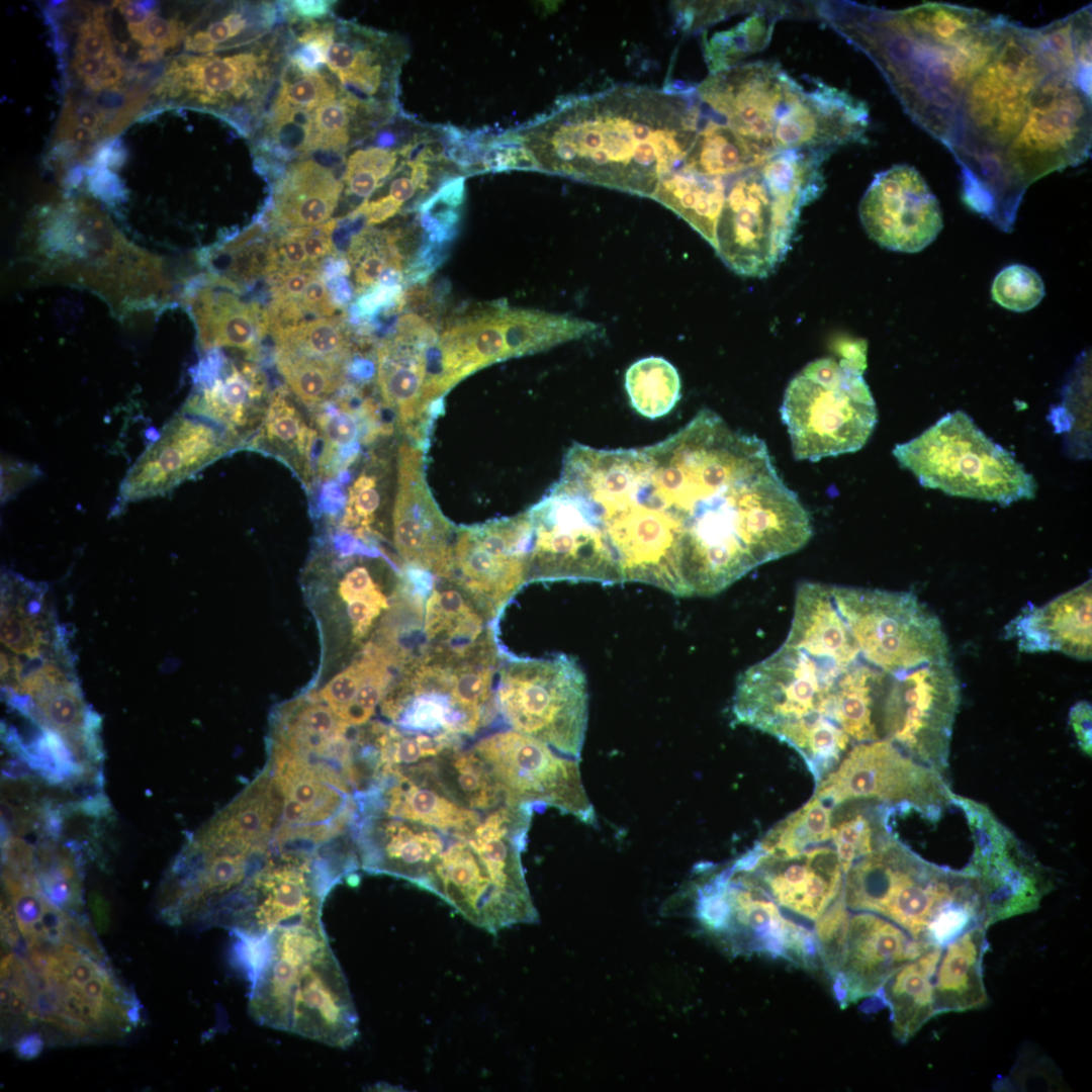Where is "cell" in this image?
<instances>
[{
  "instance_id": "obj_1",
  "label": "cell",
  "mask_w": 1092,
  "mask_h": 1092,
  "mask_svg": "<svg viewBox=\"0 0 1092 1092\" xmlns=\"http://www.w3.org/2000/svg\"><path fill=\"white\" fill-rule=\"evenodd\" d=\"M849 42L960 167L965 203L1002 229L1027 187L1091 153V18L1041 27L943 2L864 7Z\"/></svg>"
},
{
  "instance_id": "obj_2",
  "label": "cell",
  "mask_w": 1092,
  "mask_h": 1092,
  "mask_svg": "<svg viewBox=\"0 0 1092 1092\" xmlns=\"http://www.w3.org/2000/svg\"><path fill=\"white\" fill-rule=\"evenodd\" d=\"M544 497L576 530L598 582L692 597L753 560L787 485L763 440L703 408L649 446L574 443Z\"/></svg>"
},
{
  "instance_id": "obj_3",
  "label": "cell",
  "mask_w": 1092,
  "mask_h": 1092,
  "mask_svg": "<svg viewBox=\"0 0 1092 1092\" xmlns=\"http://www.w3.org/2000/svg\"><path fill=\"white\" fill-rule=\"evenodd\" d=\"M701 120L696 89L624 85L565 97L526 124L496 134L513 169L652 198L660 182L685 166Z\"/></svg>"
},
{
  "instance_id": "obj_4",
  "label": "cell",
  "mask_w": 1092,
  "mask_h": 1092,
  "mask_svg": "<svg viewBox=\"0 0 1092 1092\" xmlns=\"http://www.w3.org/2000/svg\"><path fill=\"white\" fill-rule=\"evenodd\" d=\"M142 1023V1004L94 931L1 937V1038L19 1057L34 1058L47 1046L116 1041Z\"/></svg>"
},
{
  "instance_id": "obj_5",
  "label": "cell",
  "mask_w": 1092,
  "mask_h": 1092,
  "mask_svg": "<svg viewBox=\"0 0 1092 1092\" xmlns=\"http://www.w3.org/2000/svg\"><path fill=\"white\" fill-rule=\"evenodd\" d=\"M24 249L41 278L90 290L119 317L157 311L169 300L162 259L129 241L88 197L37 208Z\"/></svg>"
},
{
  "instance_id": "obj_6",
  "label": "cell",
  "mask_w": 1092,
  "mask_h": 1092,
  "mask_svg": "<svg viewBox=\"0 0 1092 1092\" xmlns=\"http://www.w3.org/2000/svg\"><path fill=\"white\" fill-rule=\"evenodd\" d=\"M842 892L847 908L881 915L928 945H944L974 926H984L974 878L928 861L886 834L872 852L852 863Z\"/></svg>"
},
{
  "instance_id": "obj_7",
  "label": "cell",
  "mask_w": 1092,
  "mask_h": 1092,
  "mask_svg": "<svg viewBox=\"0 0 1092 1092\" xmlns=\"http://www.w3.org/2000/svg\"><path fill=\"white\" fill-rule=\"evenodd\" d=\"M816 151H785L758 168L725 178L714 249L734 272L768 275L785 258L804 206L824 188Z\"/></svg>"
},
{
  "instance_id": "obj_8",
  "label": "cell",
  "mask_w": 1092,
  "mask_h": 1092,
  "mask_svg": "<svg viewBox=\"0 0 1092 1092\" xmlns=\"http://www.w3.org/2000/svg\"><path fill=\"white\" fill-rule=\"evenodd\" d=\"M291 48V29L284 20L270 34L241 49L179 54L154 83L149 108L204 112L251 138L270 105Z\"/></svg>"
},
{
  "instance_id": "obj_9",
  "label": "cell",
  "mask_w": 1092,
  "mask_h": 1092,
  "mask_svg": "<svg viewBox=\"0 0 1092 1092\" xmlns=\"http://www.w3.org/2000/svg\"><path fill=\"white\" fill-rule=\"evenodd\" d=\"M492 644L464 655L416 654L380 703L383 715L407 732L474 736L497 714L498 657L487 648Z\"/></svg>"
},
{
  "instance_id": "obj_10",
  "label": "cell",
  "mask_w": 1092,
  "mask_h": 1092,
  "mask_svg": "<svg viewBox=\"0 0 1092 1092\" xmlns=\"http://www.w3.org/2000/svg\"><path fill=\"white\" fill-rule=\"evenodd\" d=\"M893 455L919 483L952 495L1009 506L1035 496L1037 484L1014 455L963 411L948 413Z\"/></svg>"
},
{
  "instance_id": "obj_11",
  "label": "cell",
  "mask_w": 1092,
  "mask_h": 1092,
  "mask_svg": "<svg viewBox=\"0 0 1092 1092\" xmlns=\"http://www.w3.org/2000/svg\"><path fill=\"white\" fill-rule=\"evenodd\" d=\"M780 414L794 457L813 462L861 449L878 422L862 373L833 358L810 362L789 382Z\"/></svg>"
},
{
  "instance_id": "obj_12",
  "label": "cell",
  "mask_w": 1092,
  "mask_h": 1092,
  "mask_svg": "<svg viewBox=\"0 0 1092 1092\" xmlns=\"http://www.w3.org/2000/svg\"><path fill=\"white\" fill-rule=\"evenodd\" d=\"M495 682L497 711L512 729L578 758L587 719L586 678L573 658L506 656Z\"/></svg>"
},
{
  "instance_id": "obj_13",
  "label": "cell",
  "mask_w": 1092,
  "mask_h": 1092,
  "mask_svg": "<svg viewBox=\"0 0 1092 1092\" xmlns=\"http://www.w3.org/2000/svg\"><path fill=\"white\" fill-rule=\"evenodd\" d=\"M355 871L339 856L272 848L233 898L218 926L238 939H258L276 927L322 920L330 890Z\"/></svg>"
},
{
  "instance_id": "obj_14",
  "label": "cell",
  "mask_w": 1092,
  "mask_h": 1092,
  "mask_svg": "<svg viewBox=\"0 0 1092 1092\" xmlns=\"http://www.w3.org/2000/svg\"><path fill=\"white\" fill-rule=\"evenodd\" d=\"M846 667L784 643L739 675L733 715L778 738L793 727L832 721L835 689Z\"/></svg>"
},
{
  "instance_id": "obj_15",
  "label": "cell",
  "mask_w": 1092,
  "mask_h": 1092,
  "mask_svg": "<svg viewBox=\"0 0 1092 1092\" xmlns=\"http://www.w3.org/2000/svg\"><path fill=\"white\" fill-rule=\"evenodd\" d=\"M862 660L895 674L949 661V645L938 618L909 592L831 585Z\"/></svg>"
},
{
  "instance_id": "obj_16",
  "label": "cell",
  "mask_w": 1092,
  "mask_h": 1092,
  "mask_svg": "<svg viewBox=\"0 0 1092 1092\" xmlns=\"http://www.w3.org/2000/svg\"><path fill=\"white\" fill-rule=\"evenodd\" d=\"M961 700L949 661L888 674L877 708V726L906 754L942 774Z\"/></svg>"
},
{
  "instance_id": "obj_17",
  "label": "cell",
  "mask_w": 1092,
  "mask_h": 1092,
  "mask_svg": "<svg viewBox=\"0 0 1092 1092\" xmlns=\"http://www.w3.org/2000/svg\"><path fill=\"white\" fill-rule=\"evenodd\" d=\"M471 748L512 803L550 806L596 825L597 816L582 784L578 758L514 729L484 736Z\"/></svg>"
},
{
  "instance_id": "obj_18",
  "label": "cell",
  "mask_w": 1092,
  "mask_h": 1092,
  "mask_svg": "<svg viewBox=\"0 0 1092 1092\" xmlns=\"http://www.w3.org/2000/svg\"><path fill=\"white\" fill-rule=\"evenodd\" d=\"M531 525L526 512L456 528L447 581L491 621L528 582Z\"/></svg>"
},
{
  "instance_id": "obj_19",
  "label": "cell",
  "mask_w": 1092,
  "mask_h": 1092,
  "mask_svg": "<svg viewBox=\"0 0 1092 1092\" xmlns=\"http://www.w3.org/2000/svg\"><path fill=\"white\" fill-rule=\"evenodd\" d=\"M952 794L941 772L881 738L854 746L839 766L819 782L815 796L832 808L854 799L926 806L947 803Z\"/></svg>"
},
{
  "instance_id": "obj_20",
  "label": "cell",
  "mask_w": 1092,
  "mask_h": 1092,
  "mask_svg": "<svg viewBox=\"0 0 1092 1092\" xmlns=\"http://www.w3.org/2000/svg\"><path fill=\"white\" fill-rule=\"evenodd\" d=\"M801 88L778 63L754 62L713 73L696 90L704 114L775 156V126Z\"/></svg>"
},
{
  "instance_id": "obj_21",
  "label": "cell",
  "mask_w": 1092,
  "mask_h": 1092,
  "mask_svg": "<svg viewBox=\"0 0 1092 1092\" xmlns=\"http://www.w3.org/2000/svg\"><path fill=\"white\" fill-rule=\"evenodd\" d=\"M327 943L322 920L276 927L258 939H239L238 958L251 980L248 1010L257 1023L289 1032L300 971Z\"/></svg>"
},
{
  "instance_id": "obj_22",
  "label": "cell",
  "mask_w": 1092,
  "mask_h": 1092,
  "mask_svg": "<svg viewBox=\"0 0 1092 1092\" xmlns=\"http://www.w3.org/2000/svg\"><path fill=\"white\" fill-rule=\"evenodd\" d=\"M239 444L220 427L178 413L136 459L121 481L118 509L169 492Z\"/></svg>"
},
{
  "instance_id": "obj_23",
  "label": "cell",
  "mask_w": 1092,
  "mask_h": 1092,
  "mask_svg": "<svg viewBox=\"0 0 1092 1092\" xmlns=\"http://www.w3.org/2000/svg\"><path fill=\"white\" fill-rule=\"evenodd\" d=\"M421 446L401 443L396 456L392 510L395 549L413 570L446 579L456 528L440 511L425 477Z\"/></svg>"
},
{
  "instance_id": "obj_24",
  "label": "cell",
  "mask_w": 1092,
  "mask_h": 1092,
  "mask_svg": "<svg viewBox=\"0 0 1092 1092\" xmlns=\"http://www.w3.org/2000/svg\"><path fill=\"white\" fill-rule=\"evenodd\" d=\"M858 211L868 235L896 252L923 250L943 226L936 196L920 173L906 164L876 174Z\"/></svg>"
},
{
  "instance_id": "obj_25",
  "label": "cell",
  "mask_w": 1092,
  "mask_h": 1092,
  "mask_svg": "<svg viewBox=\"0 0 1092 1092\" xmlns=\"http://www.w3.org/2000/svg\"><path fill=\"white\" fill-rule=\"evenodd\" d=\"M963 872L976 881L984 907V926L1036 910L1054 889L1048 870L1029 855L1001 822L975 844Z\"/></svg>"
},
{
  "instance_id": "obj_26",
  "label": "cell",
  "mask_w": 1092,
  "mask_h": 1092,
  "mask_svg": "<svg viewBox=\"0 0 1092 1092\" xmlns=\"http://www.w3.org/2000/svg\"><path fill=\"white\" fill-rule=\"evenodd\" d=\"M438 336L432 325L416 313H405L395 333L377 349L376 379L385 407L392 412L407 441L427 439L431 407L427 401L429 351Z\"/></svg>"
},
{
  "instance_id": "obj_27",
  "label": "cell",
  "mask_w": 1092,
  "mask_h": 1092,
  "mask_svg": "<svg viewBox=\"0 0 1092 1092\" xmlns=\"http://www.w3.org/2000/svg\"><path fill=\"white\" fill-rule=\"evenodd\" d=\"M407 54L402 37L335 17L326 66L345 93L400 110L398 79Z\"/></svg>"
},
{
  "instance_id": "obj_28",
  "label": "cell",
  "mask_w": 1092,
  "mask_h": 1092,
  "mask_svg": "<svg viewBox=\"0 0 1092 1092\" xmlns=\"http://www.w3.org/2000/svg\"><path fill=\"white\" fill-rule=\"evenodd\" d=\"M355 798L359 812L398 817L448 834L468 836L483 818L447 792L436 775L434 759L381 772Z\"/></svg>"
},
{
  "instance_id": "obj_29",
  "label": "cell",
  "mask_w": 1092,
  "mask_h": 1092,
  "mask_svg": "<svg viewBox=\"0 0 1092 1092\" xmlns=\"http://www.w3.org/2000/svg\"><path fill=\"white\" fill-rule=\"evenodd\" d=\"M451 834L376 812H359L352 837L360 868L426 890Z\"/></svg>"
},
{
  "instance_id": "obj_30",
  "label": "cell",
  "mask_w": 1092,
  "mask_h": 1092,
  "mask_svg": "<svg viewBox=\"0 0 1092 1092\" xmlns=\"http://www.w3.org/2000/svg\"><path fill=\"white\" fill-rule=\"evenodd\" d=\"M804 87L779 118L771 138L775 152L828 151L866 141L868 105L838 88L814 80Z\"/></svg>"
},
{
  "instance_id": "obj_31",
  "label": "cell",
  "mask_w": 1092,
  "mask_h": 1092,
  "mask_svg": "<svg viewBox=\"0 0 1092 1092\" xmlns=\"http://www.w3.org/2000/svg\"><path fill=\"white\" fill-rule=\"evenodd\" d=\"M929 946L876 913L849 916L843 960L833 977L840 1005L876 995L898 968Z\"/></svg>"
},
{
  "instance_id": "obj_32",
  "label": "cell",
  "mask_w": 1092,
  "mask_h": 1092,
  "mask_svg": "<svg viewBox=\"0 0 1092 1092\" xmlns=\"http://www.w3.org/2000/svg\"><path fill=\"white\" fill-rule=\"evenodd\" d=\"M289 1032L345 1049L359 1034V1018L345 974L329 943L302 967L294 987Z\"/></svg>"
},
{
  "instance_id": "obj_33",
  "label": "cell",
  "mask_w": 1092,
  "mask_h": 1092,
  "mask_svg": "<svg viewBox=\"0 0 1092 1092\" xmlns=\"http://www.w3.org/2000/svg\"><path fill=\"white\" fill-rule=\"evenodd\" d=\"M197 383L181 412L220 427L240 447L247 445L270 398L262 371L250 362H222L215 357L203 362Z\"/></svg>"
},
{
  "instance_id": "obj_34",
  "label": "cell",
  "mask_w": 1092,
  "mask_h": 1092,
  "mask_svg": "<svg viewBox=\"0 0 1092 1092\" xmlns=\"http://www.w3.org/2000/svg\"><path fill=\"white\" fill-rule=\"evenodd\" d=\"M736 869V868H735ZM781 906L816 920L842 889V869L831 846H813L789 858L761 853L749 870Z\"/></svg>"
},
{
  "instance_id": "obj_35",
  "label": "cell",
  "mask_w": 1092,
  "mask_h": 1092,
  "mask_svg": "<svg viewBox=\"0 0 1092 1092\" xmlns=\"http://www.w3.org/2000/svg\"><path fill=\"white\" fill-rule=\"evenodd\" d=\"M1091 580L1037 607L1031 603L1006 626L1007 638H1016L1024 652L1060 651L1091 659Z\"/></svg>"
},
{
  "instance_id": "obj_36",
  "label": "cell",
  "mask_w": 1092,
  "mask_h": 1092,
  "mask_svg": "<svg viewBox=\"0 0 1092 1092\" xmlns=\"http://www.w3.org/2000/svg\"><path fill=\"white\" fill-rule=\"evenodd\" d=\"M206 280L186 295L200 346L204 350L231 347L256 357L261 340L269 332L266 311L257 303L241 300L232 280L218 275L207 276Z\"/></svg>"
},
{
  "instance_id": "obj_37",
  "label": "cell",
  "mask_w": 1092,
  "mask_h": 1092,
  "mask_svg": "<svg viewBox=\"0 0 1092 1092\" xmlns=\"http://www.w3.org/2000/svg\"><path fill=\"white\" fill-rule=\"evenodd\" d=\"M310 411L321 443L316 459L318 477L332 478L344 472L358 458L363 446L391 430L382 422L376 402L370 398L354 404L348 397H332Z\"/></svg>"
},
{
  "instance_id": "obj_38",
  "label": "cell",
  "mask_w": 1092,
  "mask_h": 1092,
  "mask_svg": "<svg viewBox=\"0 0 1092 1092\" xmlns=\"http://www.w3.org/2000/svg\"><path fill=\"white\" fill-rule=\"evenodd\" d=\"M344 190L335 168L307 156L285 166L274 185L270 218L278 228L312 226L330 220Z\"/></svg>"
},
{
  "instance_id": "obj_39",
  "label": "cell",
  "mask_w": 1092,
  "mask_h": 1092,
  "mask_svg": "<svg viewBox=\"0 0 1092 1092\" xmlns=\"http://www.w3.org/2000/svg\"><path fill=\"white\" fill-rule=\"evenodd\" d=\"M299 403L288 389L276 388L247 446L282 461L309 488L316 477L318 433L312 418Z\"/></svg>"
},
{
  "instance_id": "obj_40",
  "label": "cell",
  "mask_w": 1092,
  "mask_h": 1092,
  "mask_svg": "<svg viewBox=\"0 0 1092 1092\" xmlns=\"http://www.w3.org/2000/svg\"><path fill=\"white\" fill-rule=\"evenodd\" d=\"M284 21L279 2L236 1L204 5L184 41V53L206 55L250 46Z\"/></svg>"
},
{
  "instance_id": "obj_41",
  "label": "cell",
  "mask_w": 1092,
  "mask_h": 1092,
  "mask_svg": "<svg viewBox=\"0 0 1092 1092\" xmlns=\"http://www.w3.org/2000/svg\"><path fill=\"white\" fill-rule=\"evenodd\" d=\"M811 655L829 657L848 666L859 650L838 611L831 585L802 582L796 592L794 616L784 642Z\"/></svg>"
},
{
  "instance_id": "obj_42",
  "label": "cell",
  "mask_w": 1092,
  "mask_h": 1092,
  "mask_svg": "<svg viewBox=\"0 0 1092 1092\" xmlns=\"http://www.w3.org/2000/svg\"><path fill=\"white\" fill-rule=\"evenodd\" d=\"M988 949L987 928L983 925L974 926L941 945L933 973L935 1016L987 1005L983 962Z\"/></svg>"
},
{
  "instance_id": "obj_43",
  "label": "cell",
  "mask_w": 1092,
  "mask_h": 1092,
  "mask_svg": "<svg viewBox=\"0 0 1092 1092\" xmlns=\"http://www.w3.org/2000/svg\"><path fill=\"white\" fill-rule=\"evenodd\" d=\"M490 620L457 586H434L427 595L418 652L468 653L494 642Z\"/></svg>"
},
{
  "instance_id": "obj_44",
  "label": "cell",
  "mask_w": 1092,
  "mask_h": 1092,
  "mask_svg": "<svg viewBox=\"0 0 1092 1092\" xmlns=\"http://www.w3.org/2000/svg\"><path fill=\"white\" fill-rule=\"evenodd\" d=\"M940 950L941 945L927 947L898 968L877 992L890 1009L893 1033L901 1042L912 1038L935 1016L933 973Z\"/></svg>"
},
{
  "instance_id": "obj_45",
  "label": "cell",
  "mask_w": 1092,
  "mask_h": 1092,
  "mask_svg": "<svg viewBox=\"0 0 1092 1092\" xmlns=\"http://www.w3.org/2000/svg\"><path fill=\"white\" fill-rule=\"evenodd\" d=\"M725 187V178L682 167L660 182L652 198L681 216L714 247Z\"/></svg>"
},
{
  "instance_id": "obj_46",
  "label": "cell",
  "mask_w": 1092,
  "mask_h": 1092,
  "mask_svg": "<svg viewBox=\"0 0 1092 1092\" xmlns=\"http://www.w3.org/2000/svg\"><path fill=\"white\" fill-rule=\"evenodd\" d=\"M771 157L702 112L698 136L684 167L704 176L728 178L758 168Z\"/></svg>"
},
{
  "instance_id": "obj_47",
  "label": "cell",
  "mask_w": 1092,
  "mask_h": 1092,
  "mask_svg": "<svg viewBox=\"0 0 1092 1092\" xmlns=\"http://www.w3.org/2000/svg\"><path fill=\"white\" fill-rule=\"evenodd\" d=\"M434 767L439 781L455 800L483 815L514 804L472 748L465 749L462 744L450 747L434 759Z\"/></svg>"
},
{
  "instance_id": "obj_48",
  "label": "cell",
  "mask_w": 1092,
  "mask_h": 1092,
  "mask_svg": "<svg viewBox=\"0 0 1092 1092\" xmlns=\"http://www.w3.org/2000/svg\"><path fill=\"white\" fill-rule=\"evenodd\" d=\"M625 388L632 407L638 414L657 419L675 406L680 398L681 384L676 368L669 361L650 356L628 368Z\"/></svg>"
},
{
  "instance_id": "obj_49",
  "label": "cell",
  "mask_w": 1092,
  "mask_h": 1092,
  "mask_svg": "<svg viewBox=\"0 0 1092 1092\" xmlns=\"http://www.w3.org/2000/svg\"><path fill=\"white\" fill-rule=\"evenodd\" d=\"M275 354L347 363L351 343L344 324L336 316L303 321L272 333Z\"/></svg>"
},
{
  "instance_id": "obj_50",
  "label": "cell",
  "mask_w": 1092,
  "mask_h": 1092,
  "mask_svg": "<svg viewBox=\"0 0 1092 1092\" xmlns=\"http://www.w3.org/2000/svg\"><path fill=\"white\" fill-rule=\"evenodd\" d=\"M831 807L814 796L774 827L758 847L769 856L789 858L831 839Z\"/></svg>"
},
{
  "instance_id": "obj_51",
  "label": "cell",
  "mask_w": 1092,
  "mask_h": 1092,
  "mask_svg": "<svg viewBox=\"0 0 1092 1092\" xmlns=\"http://www.w3.org/2000/svg\"><path fill=\"white\" fill-rule=\"evenodd\" d=\"M397 239V230L370 226H365L352 238L347 257L354 273L357 293L401 271L402 257L396 246Z\"/></svg>"
},
{
  "instance_id": "obj_52",
  "label": "cell",
  "mask_w": 1092,
  "mask_h": 1092,
  "mask_svg": "<svg viewBox=\"0 0 1092 1092\" xmlns=\"http://www.w3.org/2000/svg\"><path fill=\"white\" fill-rule=\"evenodd\" d=\"M288 390L309 410L331 399L343 387L347 363L275 354Z\"/></svg>"
},
{
  "instance_id": "obj_53",
  "label": "cell",
  "mask_w": 1092,
  "mask_h": 1092,
  "mask_svg": "<svg viewBox=\"0 0 1092 1092\" xmlns=\"http://www.w3.org/2000/svg\"><path fill=\"white\" fill-rule=\"evenodd\" d=\"M772 10H759L729 30L715 33L705 43V58L711 74L737 65L743 58L761 51L769 42L777 17Z\"/></svg>"
},
{
  "instance_id": "obj_54",
  "label": "cell",
  "mask_w": 1092,
  "mask_h": 1092,
  "mask_svg": "<svg viewBox=\"0 0 1092 1092\" xmlns=\"http://www.w3.org/2000/svg\"><path fill=\"white\" fill-rule=\"evenodd\" d=\"M384 465L377 459L367 464L347 489L342 525L359 538L374 532L384 500Z\"/></svg>"
},
{
  "instance_id": "obj_55",
  "label": "cell",
  "mask_w": 1092,
  "mask_h": 1092,
  "mask_svg": "<svg viewBox=\"0 0 1092 1092\" xmlns=\"http://www.w3.org/2000/svg\"><path fill=\"white\" fill-rule=\"evenodd\" d=\"M339 594L347 605L353 638L360 641L387 609V598L364 565L353 566L344 574Z\"/></svg>"
},
{
  "instance_id": "obj_56",
  "label": "cell",
  "mask_w": 1092,
  "mask_h": 1092,
  "mask_svg": "<svg viewBox=\"0 0 1092 1092\" xmlns=\"http://www.w3.org/2000/svg\"><path fill=\"white\" fill-rule=\"evenodd\" d=\"M992 298L1002 307L1023 312L1036 306L1044 296V285L1038 273L1025 265L1012 264L994 278Z\"/></svg>"
},
{
  "instance_id": "obj_57",
  "label": "cell",
  "mask_w": 1092,
  "mask_h": 1092,
  "mask_svg": "<svg viewBox=\"0 0 1092 1092\" xmlns=\"http://www.w3.org/2000/svg\"><path fill=\"white\" fill-rule=\"evenodd\" d=\"M848 919L849 914L841 889L833 902L815 920L820 958L831 977L838 973L843 960Z\"/></svg>"
},
{
  "instance_id": "obj_58",
  "label": "cell",
  "mask_w": 1092,
  "mask_h": 1092,
  "mask_svg": "<svg viewBox=\"0 0 1092 1092\" xmlns=\"http://www.w3.org/2000/svg\"><path fill=\"white\" fill-rule=\"evenodd\" d=\"M875 836L873 824L863 814H855L832 827L831 839L843 874L848 872L857 858L878 846Z\"/></svg>"
},
{
  "instance_id": "obj_59",
  "label": "cell",
  "mask_w": 1092,
  "mask_h": 1092,
  "mask_svg": "<svg viewBox=\"0 0 1092 1092\" xmlns=\"http://www.w3.org/2000/svg\"><path fill=\"white\" fill-rule=\"evenodd\" d=\"M362 673L363 663L361 657H358L316 693L317 697L342 720H344L353 704L362 679Z\"/></svg>"
},
{
  "instance_id": "obj_60",
  "label": "cell",
  "mask_w": 1092,
  "mask_h": 1092,
  "mask_svg": "<svg viewBox=\"0 0 1092 1092\" xmlns=\"http://www.w3.org/2000/svg\"><path fill=\"white\" fill-rule=\"evenodd\" d=\"M299 308L304 317L312 316L330 317L335 316L337 305L331 296L329 287L324 279L322 271L318 270L308 281L300 299Z\"/></svg>"
},
{
  "instance_id": "obj_61",
  "label": "cell",
  "mask_w": 1092,
  "mask_h": 1092,
  "mask_svg": "<svg viewBox=\"0 0 1092 1092\" xmlns=\"http://www.w3.org/2000/svg\"><path fill=\"white\" fill-rule=\"evenodd\" d=\"M335 1L293 0L279 2L284 20L317 21L333 16Z\"/></svg>"
},
{
  "instance_id": "obj_62",
  "label": "cell",
  "mask_w": 1092,
  "mask_h": 1092,
  "mask_svg": "<svg viewBox=\"0 0 1092 1092\" xmlns=\"http://www.w3.org/2000/svg\"><path fill=\"white\" fill-rule=\"evenodd\" d=\"M403 205L394 200L389 195H383L377 199L367 200L350 214L353 219L363 218L364 223L368 226L385 222L398 212L401 211Z\"/></svg>"
},
{
  "instance_id": "obj_63",
  "label": "cell",
  "mask_w": 1092,
  "mask_h": 1092,
  "mask_svg": "<svg viewBox=\"0 0 1092 1092\" xmlns=\"http://www.w3.org/2000/svg\"><path fill=\"white\" fill-rule=\"evenodd\" d=\"M1069 724L1077 739L1082 752L1091 756L1092 753V707L1087 701H1079L1074 704L1069 712Z\"/></svg>"
},
{
  "instance_id": "obj_64",
  "label": "cell",
  "mask_w": 1092,
  "mask_h": 1092,
  "mask_svg": "<svg viewBox=\"0 0 1092 1092\" xmlns=\"http://www.w3.org/2000/svg\"><path fill=\"white\" fill-rule=\"evenodd\" d=\"M91 909L93 913L94 922L98 931H105L108 927V906L107 902L99 894H93L91 897Z\"/></svg>"
}]
</instances>
